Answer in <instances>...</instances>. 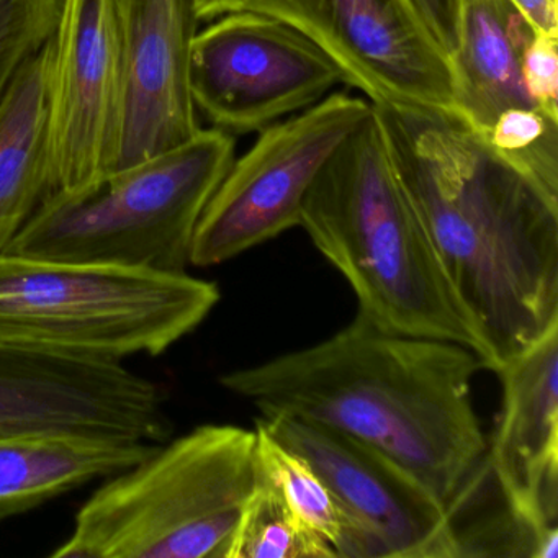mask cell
Returning a JSON list of instances; mask_svg holds the SVG:
<instances>
[{"label":"cell","mask_w":558,"mask_h":558,"mask_svg":"<svg viewBox=\"0 0 558 558\" xmlns=\"http://www.w3.org/2000/svg\"><path fill=\"white\" fill-rule=\"evenodd\" d=\"M374 107L398 178L485 345L486 371L558 322V192L457 117Z\"/></svg>","instance_id":"cell-1"},{"label":"cell","mask_w":558,"mask_h":558,"mask_svg":"<svg viewBox=\"0 0 558 558\" xmlns=\"http://www.w3.org/2000/svg\"><path fill=\"white\" fill-rule=\"evenodd\" d=\"M486 371L465 345L397 335L361 313L308 348L221 375L263 416L289 414L377 447L444 505L488 447L472 384Z\"/></svg>","instance_id":"cell-2"},{"label":"cell","mask_w":558,"mask_h":558,"mask_svg":"<svg viewBox=\"0 0 558 558\" xmlns=\"http://www.w3.org/2000/svg\"><path fill=\"white\" fill-rule=\"evenodd\" d=\"M300 228L344 277L362 316L384 331L485 345L457 299L371 116L332 153L300 211Z\"/></svg>","instance_id":"cell-3"},{"label":"cell","mask_w":558,"mask_h":558,"mask_svg":"<svg viewBox=\"0 0 558 558\" xmlns=\"http://www.w3.org/2000/svg\"><path fill=\"white\" fill-rule=\"evenodd\" d=\"M260 480L256 430L204 424L107 476L51 558H228Z\"/></svg>","instance_id":"cell-4"},{"label":"cell","mask_w":558,"mask_h":558,"mask_svg":"<svg viewBox=\"0 0 558 558\" xmlns=\"http://www.w3.org/2000/svg\"><path fill=\"white\" fill-rule=\"evenodd\" d=\"M220 299L189 272L0 253V344L102 361L159 355Z\"/></svg>","instance_id":"cell-5"},{"label":"cell","mask_w":558,"mask_h":558,"mask_svg":"<svg viewBox=\"0 0 558 558\" xmlns=\"http://www.w3.org/2000/svg\"><path fill=\"white\" fill-rule=\"evenodd\" d=\"M234 161V138L191 142L77 194L48 197L4 253L187 272L202 214Z\"/></svg>","instance_id":"cell-6"},{"label":"cell","mask_w":558,"mask_h":558,"mask_svg":"<svg viewBox=\"0 0 558 558\" xmlns=\"http://www.w3.org/2000/svg\"><path fill=\"white\" fill-rule=\"evenodd\" d=\"M371 112L368 100L329 94L259 132L250 151L234 158L205 207L191 266H220L300 227L303 201L323 166Z\"/></svg>","instance_id":"cell-7"},{"label":"cell","mask_w":558,"mask_h":558,"mask_svg":"<svg viewBox=\"0 0 558 558\" xmlns=\"http://www.w3.org/2000/svg\"><path fill=\"white\" fill-rule=\"evenodd\" d=\"M344 83L335 61L286 22L230 12L195 35L189 86L195 109L230 135L263 132Z\"/></svg>","instance_id":"cell-8"},{"label":"cell","mask_w":558,"mask_h":558,"mask_svg":"<svg viewBox=\"0 0 558 558\" xmlns=\"http://www.w3.org/2000/svg\"><path fill=\"white\" fill-rule=\"evenodd\" d=\"M240 11L302 32L372 106L459 119L450 61L404 0H241Z\"/></svg>","instance_id":"cell-9"},{"label":"cell","mask_w":558,"mask_h":558,"mask_svg":"<svg viewBox=\"0 0 558 558\" xmlns=\"http://www.w3.org/2000/svg\"><path fill=\"white\" fill-rule=\"evenodd\" d=\"M257 421L328 486L348 522V558H456L446 505L397 460L289 414Z\"/></svg>","instance_id":"cell-10"},{"label":"cell","mask_w":558,"mask_h":558,"mask_svg":"<svg viewBox=\"0 0 558 558\" xmlns=\"http://www.w3.org/2000/svg\"><path fill=\"white\" fill-rule=\"evenodd\" d=\"M171 430L158 385L122 362L0 344V437L156 444Z\"/></svg>","instance_id":"cell-11"},{"label":"cell","mask_w":558,"mask_h":558,"mask_svg":"<svg viewBox=\"0 0 558 558\" xmlns=\"http://www.w3.org/2000/svg\"><path fill=\"white\" fill-rule=\"evenodd\" d=\"M120 120L117 0H63L48 90V197L87 191L113 174Z\"/></svg>","instance_id":"cell-12"},{"label":"cell","mask_w":558,"mask_h":558,"mask_svg":"<svg viewBox=\"0 0 558 558\" xmlns=\"http://www.w3.org/2000/svg\"><path fill=\"white\" fill-rule=\"evenodd\" d=\"M117 12L122 120L113 174L185 145L202 130L189 86L201 22L195 0H117Z\"/></svg>","instance_id":"cell-13"},{"label":"cell","mask_w":558,"mask_h":558,"mask_svg":"<svg viewBox=\"0 0 558 558\" xmlns=\"http://www.w3.org/2000/svg\"><path fill=\"white\" fill-rule=\"evenodd\" d=\"M501 410L485 459L519 518L558 532V322L495 372Z\"/></svg>","instance_id":"cell-14"},{"label":"cell","mask_w":558,"mask_h":558,"mask_svg":"<svg viewBox=\"0 0 558 558\" xmlns=\"http://www.w3.org/2000/svg\"><path fill=\"white\" fill-rule=\"evenodd\" d=\"M532 32L509 0H473L466 8L450 66L459 119L480 135L505 110L535 107L521 71Z\"/></svg>","instance_id":"cell-15"},{"label":"cell","mask_w":558,"mask_h":558,"mask_svg":"<svg viewBox=\"0 0 558 558\" xmlns=\"http://www.w3.org/2000/svg\"><path fill=\"white\" fill-rule=\"evenodd\" d=\"M156 444L70 436L0 437V519L116 475Z\"/></svg>","instance_id":"cell-16"},{"label":"cell","mask_w":558,"mask_h":558,"mask_svg":"<svg viewBox=\"0 0 558 558\" xmlns=\"http://www.w3.org/2000/svg\"><path fill=\"white\" fill-rule=\"evenodd\" d=\"M53 38L0 99V253L50 195L47 117Z\"/></svg>","instance_id":"cell-17"},{"label":"cell","mask_w":558,"mask_h":558,"mask_svg":"<svg viewBox=\"0 0 558 558\" xmlns=\"http://www.w3.org/2000/svg\"><path fill=\"white\" fill-rule=\"evenodd\" d=\"M254 430L260 473L279 488L296 515L332 545L338 558H348V522L322 476L300 453L274 439L259 421Z\"/></svg>","instance_id":"cell-18"},{"label":"cell","mask_w":558,"mask_h":558,"mask_svg":"<svg viewBox=\"0 0 558 558\" xmlns=\"http://www.w3.org/2000/svg\"><path fill=\"white\" fill-rule=\"evenodd\" d=\"M228 558H338V555L260 473L259 483L238 522Z\"/></svg>","instance_id":"cell-19"},{"label":"cell","mask_w":558,"mask_h":558,"mask_svg":"<svg viewBox=\"0 0 558 558\" xmlns=\"http://www.w3.org/2000/svg\"><path fill=\"white\" fill-rule=\"evenodd\" d=\"M483 138L509 165L558 192V119L537 107H515L499 113Z\"/></svg>","instance_id":"cell-20"},{"label":"cell","mask_w":558,"mask_h":558,"mask_svg":"<svg viewBox=\"0 0 558 558\" xmlns=\"http://www.w3.org/2000/svg\"><path fill=\"white\" fill-rule=\"evenodd\" d=\"M63 0H0V99L21 68L53 38Z\"/></svg>","instance_id":"cell-21"},{"label":"cell","mask_w":558,"mask_h":558,"mask_svg":"<svg viewBox=\"0 0 558 558\" xmlns=\"http://www.w3.org/2000/svg\"><path fill=\"white\" fill-rule=\"evenodd\" d=\"M521 71L534 106L558 119V37L532 32L522 53Z\"/></svg>","instance_id":"cell-22"},{"label":"cell","mask_w":558,"mask_h":558,"mask_svg":"<svg viewBox=\"0 0 558 558\" xmlns=\"http://www.w3.org/2000/svg\"><path fill=\"white\" fill-rule=\"evenodd\" d=\"M472 2L473 0H404L421 27L449 61L459 47L463 17Z\"/></svg>","instance_id":"cell-23"},{"label":"cell","mask_w":558,"mask_h":558,"mask_svg":"<svg viewBox=\"0 0 558 558\" xmlns=\"http://www.w3.org/2000/svg\"><path fill=\"white\" fill-rule=\"evenodd\" d=\"M532 31L558 37V0H509Z\"/></svg>","instance_id":"cell-24"},{"label":"cell","mask_w":558,"mask_h":558,"mask_svg":"<svg viewBox=\"0 0 558 558\" xmlns=\"http://www.w3.org/2000/svg\"><path fill=\"white\" fill-rule=\"evenodd\" d=\"M240 4L241 0H195L201 21H210V19L240 11Z\"/></svg>","instance_id":"cell-25"}]
</instances>
